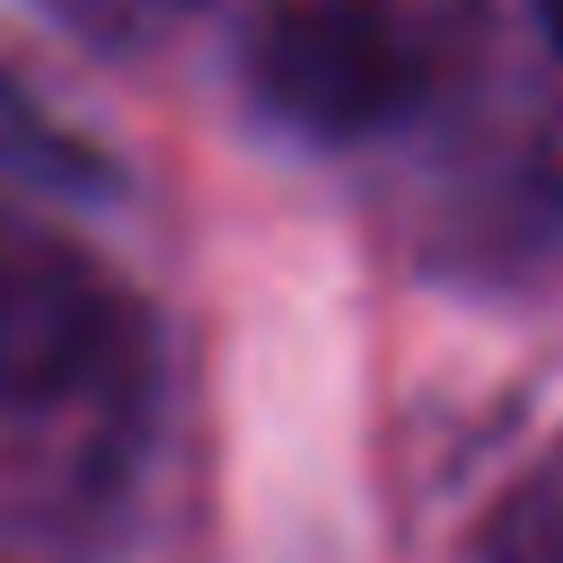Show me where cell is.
<instances>
[{
    "label": "cell",
    "instance_id": "obj_4",
    "mask_svg": "<svg viewBox=\"0 0 563 563\" xmlns=\"http://www.w3.org/2000/svg\"><path fill=\"white\" fill-rule=\"evenodd\" d=\"M537 26H545V44L563 53V0H537Z\"/></svg>",
    "mask_w": 563,
    "mask_h": 563
},
{
    "label": "cell",
    "instance_id": "obj_1",
    "mask_svg": "<svg viewBox=\"0 0 563 563\" xmlns=\"http://www.w3.org/2000/svg\"><path fill=\"white\" fill-rule=\"evenodd\" d=\"M246 88L308 141H369L422 106L431 62L387 0H273L246 26Z\"/></svg>",
    "mask_w": 563,
    "mask_h": 563
},
{
    "label": "cell",
    "instance_id": "obj_3",
    "mask_svg": "<svg viewBox=\"0 0 563 563\" xmlns=\"http://www.w3.org/2000/svg\"><path fill=\"white\" fill-rule=\"evenodd\" d=\"M0 167L9 176H26V185H106V167L88 158V141L79 132H62L53 114H35L9 79H0Z\"/></svg>",
    "mask_w": 563,
    "mask_h": 563
},
{
    "label": "cell",
    "instance_id": "obj_2",
    "mask_svg": "<svg viewBox=\"0 0 563 563\" xmlns=\"http://www.w3.org/2000/svg\"><path fill=\"white\" fill-rule=\"evenodd\" d=\"M114 343V290L70 246H0V405H53L97 378Z\"/></svg>",
    "mask_w": 563,
    "mask_h": 563
}]
</instances>
